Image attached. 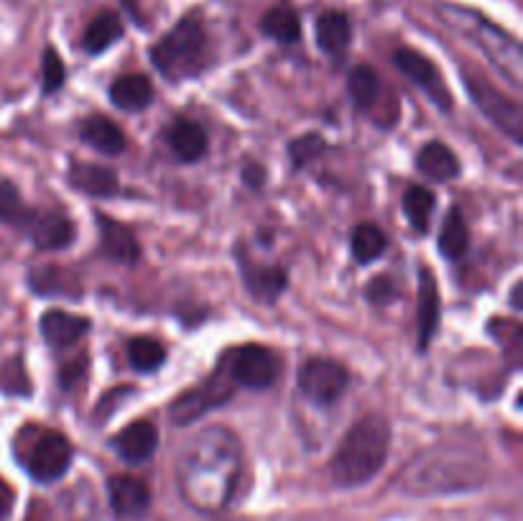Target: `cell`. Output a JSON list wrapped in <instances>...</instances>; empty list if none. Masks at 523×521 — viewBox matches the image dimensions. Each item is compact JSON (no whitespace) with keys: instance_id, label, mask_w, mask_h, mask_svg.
<instances>
[{"instance_id":"cell-1","label":"cell","mask_w":523,"mask_h":521,"mask_svg":"<svg viewBox=\"0 0 523 521\" xmlns=\"http://www.w3.org/2000/svg\"><path fill=\"white\" fill-rule=\"evenodd\" d=\"M243 450L233 430L212 424L199 430L179 455L177 483L182 499L199 514H217L233 499Z\"/></svg>"},{"instance_id":"cell-2","label":"cell","mask_w":523,"mask_h":521,"mask_svg":"<svg viewBox=\"0 0 523 521\" xmlns=\"http://www.w3.org/2000/svg\"><path fill=\"white\" fill-rule=\"evenodd\" d=\"M490 476L488 453L478 445H432L406 463L398 476V488L406 496L429 499L450 493L475 491Z\"/></svg>"},{"instance_id":"cell-3","label":"cell","mask_w":523,"mask_h":521,"mask_svg":"<svg viewBox=\"0 0 523 521\" xmlns=\"http://www.w3.org/2000/svg\"><path fill=\"white\" fill-rule=\"evenodd\" d=\"M388 447H391V427L381 414L358 419L332 455V483L340 488H358L373 481L386 465Z\"/></svg>"},{"instance_id":"cell-4","label":"cell","mask_w":523,"mask_h":521,"mask_svg":"<svg viewBox=\"0 0 523 521\" xmlns=\"http://www.w3.org/2000/svg\"><path fill=\"white\" fill-rule=\"evenodd\" d=\"M439 18H442L452 31H457L460 36H465L475 49L483 52V57L488 59L490 67L498 72L506 82H511L513 87L523 85V52L521 44L513 39L508 31L498 29L493 21H488L485 16H480L478 11L470 8L452 6L444 3L439 6Z\"/></svg>"},{"instance_id":"cell-5","label":"cell","mask_w":523,"mask_h":521,"mask_svg":"<svg viewBox=\"0 0 523 521\" xmlns=\"http://www.w3.org/2000/svg\"><path fill=\"white\" fill-rule=\"evenodd\" d=\"M151 62L169 82L202 75L210 64V39L197 16H187L151 46Z\"/></svg>"},{"instance_id":"cell-6","label":"cell","mask_w":523,"mask_h":521,"mask_svg":"<svg viewBox=\"0 0 523 521\" xmlns=\"http://www.w3.org/2000/svg\"><path fill=\"white\" fill-rule=\"evenodd\" d=\"M16 455L39 483L59 481L72 465V445L62 432L26 427L16 440Z\"/></svg>"},{"instance_id":"cell-7","label":"cell","mask_w":523,"mask_h":521,"mask_svg":"<svg viewBox=\"0 0 523 521\" xmlns=\"http://www.w3.org/2000/svg\"><path fill=\"white\" fill-rule=\"evenodd\" d=\"M233 394H235V381L230 378L225 363H222L220 371L212 373L207 381H202L199 386L184 391L182 396H177V399L171 401L169 419L174 424H179V427H189V424H194L197 419L205 417L207 412L222 407L225 401H230V396Z\"/></svg>"},{"instance_id":"cell-8","label":"cell","mask_w":523,"mask_h":521,"mask_svg":"<svg viewBox=\"0 0 523 521\" xmlns=\"http://www.w3.org/2000/svg\"><path fill=\"white\" fill-rule=\"evenodd\" d=\"M467 92H470L472 103L478 105L480 113L488 118L493 126L501 128L513 144L523 141V110L506 92H501L490 80L480 75H467Z\"/></svg>"},{"instance_id":"cell-9","label":"cell","mask_w":523,"mask_h":521,"mask_svg":"<svg viewBox=\"0 0 523 521\" xmlns=\"http://www.w3.org/2000/svg\"><path fill=\"white\" fill-rule=\"evenodd\" d=\"M222 363L235 386H245V389H271L281 376V358L266 345H243Z\"/></svg>"},{"instance_id":"cell-10","label":"cell","mask_w":523,"mask_h":521,"mask_svg":"<svg viewBox=\"0 0 523 521\" xmlns=\"http://www.w3.org/2000/svg\"><path fill=\"white\" fill-rule=\"evenodd\" d=\"M347 368L332 358H309L299 368V391L319 407H330L345 394Z\"/></svg>"},{"instance_id":"cell-11","label":"cell","mask_w":523,"mask_h":521,"mask_svg":"<svg viewBox=\"0 0 523 521\" xmlns=\"http://www.w3.org/2000/svg\"><path fill=\"white\" fill-rule=\"evenodd\" d=\"M393 64H396V67L401 69V72H404V75L409 77V80L414 82V85L419 87V90L424 92V95H427L439 110L450 113L452 92L447 90V85H444L442 75H439V69L434 67L432 59L414 52V49H409V46H401V49L393 52Z\"/></svg>"},{"instance_id":"cell-12","label":"cell","mask_w":523,"mask_h":521,"mask_svg":"<svg viewBox=\"0 0 523 521\" xmlns=\"http://www.w3.org/2000/svg\"><path fill=\"white\" fill-rule=\"evenodd\" d=\"M240 256V274H243L245 287L261 302L271 304L279 299V294L286 289V271L281 266H263L253 261L243 248H238Z\"/></svg>"},{"instance_id":"cell-13","label":"cell","mask_w":523,"mask_h":521,"mask_svg":"<svg viewBox=\"0 0 523 521\" xmlns=\"http://www.w3.org/2000/svg\"><path fill=\"white\" fill-rule=\"evenodd\" d=\"M115 453L131 465H141L154 458L156 447H159V430L146 419L128 424L126 430H120L113 440Z\"/></svg>"},{"instance_id":"cell-14","label":"cell","mask_w":523,"mask_h":521,"mask_svg":"<svg viewBox=\"0 0 523 521\" xmlns=\"http://www.w3.org/2000/svg\"><path fill=\"white\" fill-rule=\"evenodd\" d=\"M439 317H442V307H439V287L437 276L432 269L421 266L419 269V310H416V325H419V350H427L432 343L434 333L439 327Z\"/></svg>"},{"instance_id":"cell-15","label":"cell","mask_w":523,"mask_h":521,"mask_svg":"<svg viewBox=\"0 0 523 521\" xmlns=\"http://www.w3.org/2000/svg\"><path fill=\"white\" fill-rule=\"evenodd\" d=\"M97 225H100V246H103L105 256L115 264H136L141 258V246H138L133 230L108 215H97Z\"/></svg>"},{"instance_id":"cell-16","label":"cell","mask_w":523,"mask_h":521,"mask_svg":"<svg viewBox=\"0 0 523 521\" xmlns=\"http://www.w3.org/2000/svg\"><path fill=\"white\" fill-rule=\"evenodd\" d=\"M110 506L118 516H141L151 506V491L136 476H115L108 481Z\"/></svg>"},{"instance_id":"cell-17","label":"cell","mask_w":523,"mask_h":521,"mask_svg":"<svg viewBox=\"0 0 523 521\" xmlns=\"http://www.w3.org/2000/svg\"><path fill=\"white\" fill-rule=\"evenodd\" d=\"M90 333V320L80 315H69L64 310H49L41 317V335L54 348H69L77 345Z\"/></svg>"},{"instance_id":"cell-18","label":"cell","mask_w":523,"mask_h":521,"mask_svg":"<svg viewBox=\"0 0 523 521\" xmlns=\"http://www.w3.org/2000/svg\"><path fill=\"white\" fill-rule=\"evenodd\" d=\"M29 235L34 238L41 251H59L67 248L74 238V228L59 212H34L26 225Z\"/></svg>"},{"instance_id":"cell-19","label":"cell","mask_w":523,"mask_h":521,"mask_svg":"<svg viewBox=\"0 0 523 521\" xmlns=\"http://www.w3.org/2000/svg\"><path fill=\"white\" fill-rule=\"evenodd\" d=\"M166 144L179 161L192 164V161H199L207 154V133L199 123L177 121L171 123L169 131H166Z\"/></svg>"},{"instance_id":"cell-20","label":"cell","mask_w":523,"mask_h":521,"mask_svg":"<svg viewBox=\"0 0 523 521\" xmlns=\"http://www.w3.org/2000/svg\"><path fill=\"white\" fill-rule=\"evenodd\" d=\"M80 138L87 146L105 156H115L126 149V136L120 131L118 123H113L105 115H90L80 126Z\"/></svg>"},{"instance_id":"cell-21","label":"cell","mask_w":523,"mask_h":521,"mask_svg":"<svg viewBox=\"0 0 523 521\" xmlns=\"http://www.w3.org/2000/svg\"><path fill=\"white\" fill-rule=\"evenodd\" d=\"M110 100L115 108L138 113L154 103V85L146 75H123L110 85Z\"/></svg>"},{"instance_id":"cell-22","label":"cell","mask_w":523,"mask_h":521,"mask_svg":"<svg viewBox=\"0 0 523 521\" xmlns=\"http://www.w3.org/2000/svg\"><path fill=\"white\" fill-rule=\"evenodd\" d=\"M317 46L330 57H342L350 46L353 39V29H350V21H347L345 13L340 11H327L317 18Z\"/></svg>"},{"instance_id":"cell-23","label":"cell","mask_w":523,"mask_h":521,"mask_svg":"<svg viewBox=\"0 0 523 521\" xmlns=\"http://www.w3.org/2000/svg\"><path fill=\"white\" fill-rule=\"evenodd\" d=\"M69 184L92 197H110L118 192V177L110 169L97 167V164H85V161H72Z\"/></svg>"},{"instance_id":"cell-24","label":"cell","mask_w":523,"mask_h":521,"mask_svg":"<svg viewBox=\"0 0 523 521\" xmlns=\"http://www.w3.org/2000/svg\"><path fill=\"white\" fill-rule=\"evenodd\" d=\"M416 169H419L424 177L434 179V182H450L460 174V161H457L455 151L450 146L432 141L416 156Z\"/></svg>"},{"instance_id":"cell-25","label":"cell","mask_w":523,"mask_h":521,"mask_svg":"<svg viewBox=\"0 0 523 521\" xmlns=\"http://www.w3.org/2000/svg\"><path fill=\"white\" fill-rule=\"evenodd\" d=\"M123 36V21L115 11H103L95 16L82 36V46L87 54H103L105 49L115 44Z\"/></svg>"},{"instance_id":"cell-26","label":"cell","mask_w":523,"mask_h":521,"mask_svg":"<svg viewBox=\"0 0 523 521\" xmlns=\"http://www.w3.org/2000/svg\"><path fill=\"white\" fill-rule=\"evenodd\" d=\"M261 31L279 44H296L302 39V21H299L294 8L273 6L261 18Z\"/></svg>"},{"instance_id":"cell-27","label":"cell","mask_w":523,"mask_h":521,"mask_svg":"<svg viewBox=\"0 0 523 521\" xmlns=\"http://www.w3.org/2000/svg\"><path fill=\"white\" fill-rule=\"evenodd\" d=\"M467 246H470V230H467L465 218L457 207H452L444 218L442 230H439V253L450 261L465 256Z\"/></svg>"},{"instance_id":"cell-28","label":"cell","mask_w":523,"mask_h":521,"mask_svg":"<svg viewBox=\"0 0 523 521\" xmlns=\"http://www.w3.org/2000/svg\"><path fill=\"white\" fill-rule=\"evenodd\" d=\"M347 90H350V98L358 105L360 110H370L381 98V80H378V72L368 64H358V67L350 72V80H347Z\"/></svg>"},{"instance_id":"cell-29","label":"cell","mask_w":523,"mask_h":521,"mask_svg":"<svg viewBox=\"0 0 523 521\" xmlns=\"http://www.w3.org/2000/svg\"><path fill=\"white\" fill-rule=\"evenodd\" d=\"M386 243V233L370 223L355 225L353 235H350V251L358 264H373L386 251Z\"/></svg>"},{"instance_id":"cell-30","label":"cell","mask_w":523,"mask_h":521,"mask_svg":"<svg viewBox=\"0 0 523 521\" xmlns=\"http://www.w3.org/2000/svg\"><path fill=\"white\" fill-rule=\"evenodd\" d=\"M128 361H131V366L136 371L151 373L156 368H161V363L166 361V350L159 340L141 335V338H133L128 343Z\"/></svg>"},{"instance_id":"cell-31","label":"cell","mask_w":523,"mask_h":521,"mask_svg":"<svg viewBox=\"0 0 523 521\" xmlns=\"http://www.w3.org/2000/svg\"><path fill=\"white\" fill-rule=\"evenodd\" d=\"M404 212L411 228L419 230V233H427L429 218H432L434 212V195L427 187H409L404 195Z\"/></svg>"},{"instance_id":"cell-32","label":"cell","mask_w":523,"mask_h":521,"mask_svg":"<svg viewBox=\"0 0 523 521\" xmlns=\"http://www.w3.org/2000/svg\"><path fill=\"white\" fill-rule=\"evenodd\" d=\"M31 215H34V210H29V207L23 205L21 192L16 189V184L0 177V220L26 230Z\"/></svg>"},{"instance_id":"cell-33","label":"cell","mask_w":523,"mask_h":521,"mask_svg":"<svg viewBox=\"0 0 523 521\" xmlns=\"http://www.w3.org/2000/svg\"><path fill=\"white\" fill-rule=\"evenodd\" d=\"M322 151H325V141H322L319 133H307V136L296 138L294 144L289 146L294 167H307V164H312Z\"/></svg>"},{"instance_id":"cell-34","label":"cell","mask_w":523,"mask_h":521,"mask_svg":"<svg viewBox=\"0 0 523 521\" xmlns=\"http://www.w3.org/2000/svg\"><path fill=\"white\" fill-rule=\"evenodd\" d=\"M62 284H67V287H77L72 276L62 274L59 269H46V271H39V274H31V289H36L39 294H72L67 292Z\"/></svg>"},{"instance_id":"cell-35","label":"cell","mask_w":523,"mask_h":521,"mask_svg":"<svg viewBox=\"0 0 523 521\" xmlns=\"http://www.w3.org/2000/svg\"><path fill=\"white\" fill-rule=\"evenodd\" d=\"M41 72H44V92L59 90L64 85V62L54 49H46L44 62H41Z\"/></svg>"},{"instance_id":"cell-36","label":"cell","mask_w":523,"mask_h":521,"mask_svg":"<svg viewBox=\"0 0 523 521\" xmlns=\"http://www.w3.org/2000/svg\"><path fill=\"white\" fill-rule=\"evenodd\" d=\"M0 389L8 394H29V381L26 373L18 361H8L6 366L0 368Z\"/></svg>"},{"instance_id":"cell-37","label":"cell","mask_w":523,"mask_h":521,"mask_svg":"<svg viewBox=\"0 0 523 521\" xmlns=\"http://www.w3.org/2000/svg\"><path fill=\"white\" fill-rule=\"evenodd\" d=\"M365 294H368V299L373 304H388L393 297H396V289H393V284L388 276H378V279L370 281V287Z\"/></svg>"},{"instance_id":"cell-38","label":"cell","mask_w":523,"mask_h":521,"mask_svg":"<svg viewBox=\"0 0 523 521\" xmlns=\"http://www.w3.org/2000/svg\"><path fill=\"white\" fill-rule=\"evenodd\" d=\"M13 504H16V491H13L6 478H0V521L8 519V514L13 511Z\"/></svg>"},{"instance_id":"cell-39","label":"cell","mask_w":523,"mask_h":521,"mask_svg":"<svg viewBox=\"0 0 523 521\" xmlns=\"http://www.w3.org/2000/svg\"><path fill=\"white\" fill-rule=\"evenodd\" d=\"M243 177H245V182L251 184V187H261V184H263V169L256 167V164H248V167L243 169Z\"/></svg>"},{"instance_id":"cell-40","label":"cell","mask_w":523,"mask_h":521,"mask_svg":"<svg viewBox=\"0 0 523 521\" xmlns=\"http://www.w3.org/2000/svg\"><path fill=\"white\" fill-rule=\"evenodd\" d=\"M521 289H523V284L521 281H516V284H513V292H511V304L516 307V310H521Z\"/></svg>"},{"instance_id":"cell-41","label":"cell","mask_w":523,"mask_h":521,"mask_svg":"<svg viewBox=\"0 0 523 521\" xmlns=\"http://www.w3.org/2000/svg\"><path fill=\"white\" fill-rule=\"evenodd\" d=\"M26 521H46V516H41L39 509H31L29 519H26Z\"/></svg>"}]
</instances>
